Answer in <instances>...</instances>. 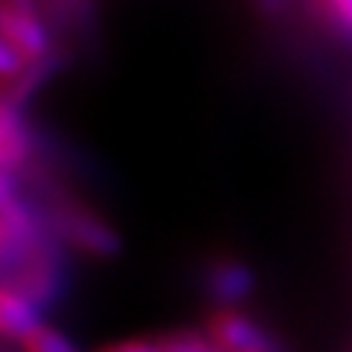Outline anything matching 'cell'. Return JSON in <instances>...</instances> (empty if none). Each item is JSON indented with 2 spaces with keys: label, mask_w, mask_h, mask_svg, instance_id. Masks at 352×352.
Here are the masks:
<instances>
[{
  "label": "cell",
  "mask_w": 352,
  "mask_h": 352,
  "mask_svg": "<svg viewBox=\"0 0 352 352\" xmlns=\"http://www.w3.org/2000/svg\"><path fill=\"white\" fill-rule=\"evenodd\" d=\"M47 217L53 232L62 241H68L71 247L88 252V256H115L120 250V238L115 229L76 203H62Z\"/></svg>",
  "instance_id": "6da1fadb"
},
{
  "label": "cell",
  "mask_w": 352,
  "mask_h": 352,
  "mask_svg": "<svg viewBox=\"0 0 352 352\" xmlns=\"http://www.w3.org/2000/svg\"><path fill=\"white\" fill-rule=\"evenodd\" d=\"M206 335L226 352H279L276 338L235 305H217L206 317Z\"/></svg>",
  "instance_id": "7a4b0ae2"
},
{
  "label": "cell",
  "mask_w": 352,
  "mask_h": 352,
  "mask_svg": "<svg viewBox=\"0 0 352 352\" xmlns=\"http://www.w3.org/2000/svg\"><path fill=\"white\" fill-rule=\"evenodd\" d=\"M0 27H3V44H9L27 65L47 62L50 36H47V27L41 24V18L36 15V9H32V3L3 0Z\"/></svg>",
  "instance_id": "3957f363"
},
{
  "label": "cell",
  "mask_w": 352,
  "mask_h": 352,
  "mask_svg": "<svg viewBox=\"0 0 352 352\" xmlns=\"http://www.w3.org/2000/svg\"><path fill=\"white\" fill-rule=\"evenodd\" d=\"M206 288L217 305H235L252 294L256 279H252V270L244 261L217 258L208 264V270H206Z\"/></svg>",
  "instance_id": "277c9868"
},
{
  "label": "cell",
  "mask_w": 352,
  "mask_h": 352,
  "mask_svg": "<svg viewBox=\"0 0 352 352\" xmlns=\"http://www.w3.org/2000/svg\"><path fill=\"white\" fill-rule=\"evenodd\" d=\"M38 323L41 308L12 282H3V288H0V329H3V335L9 340H21Z\"/></svg>",
  "instance_id": "5b68a950"
},
{
  "label": "cell",
  "mask_w": 352,
  "mask_h": 352,
  "mask_svg": "<svg viewBox=\"0 0 352 352\" xmlns=\"http://www.w3.org/2000/svg\"><path fill=\"white\" fill-rule=\"evenodd\" d=\"M32 156V135L21 118L18 106L3 103V118H0V162L6 173L24 168Z\"/></svg>",
  "instance_id": "8992f818"
},
{
  "label": "cell",
  "mask_w": 352,
  "mask_h": 352,
  "mask_svg": "<svg viewBox=\"0 0 352 352\" xmlns=\"http://www.w3.org/2000/svg\"><path fill=\"white\" fill-rule=\"evenodd\" d=\"M21 352H80V346L74 344L68 335H62L56 326L50 323H38L30 335L18 340Z\"/></svg>",
  "instance_id": "52a82bcc"
},
{
  "label": "cell",
  "mask_w": 352,
  "mask_h": 352,
  "mask_svg": "<svg viewBox=\"0 0 352 352\" xmlns=\"http://www.w3.org/2000/svg\"><path fill=\"white\" fill-rule=\"evenodd\" d=\"M156 346H159V352H226L206 332H194V329L164 332V335L156 338Z\"/></svg>",
  "instance_id": "ba28073f"
},
{
  "label": "cell",
  "mask_w": 352,
  "mask_h": 352,
  "mask_svg": "<svg viewBox=\"0 0 352 352\" xmlns=\"http://www.w3.org/2000/svg\"><path fill=\"white\" fill-rule=\"evenodd\" d=\"M314 3L320 6V12L329 24L352 36V0H314Z\"/></svg>",
  "instance_id": "9c48e42d"
},
{
  "label": "cell",
  "mask_w": 352,
  "mask_h": 352,
  "mask_svg": "<svg viewBox=\"0 0 352 352\" xmlns=\"http://www.w3.org/2000/svg\"><path fill=\"white\" fill-rule=\"evenodd\" d=\"M97 352H159V346H156V338H124L100 346Z\"/></svg>",
  "instance_id": "30bf717a"
},
{
  "label": "cell",
  "mask_w": 352,
  "mask_h": 352,
  "mask_svg": "<svg viewBox=\"0 0 352 352\" xmlns=\"http://www.w3.org/2000/svg\"><path fill=\"white\" fill-rule=\"evenodd\" d=\"M258 3L267 9V12H276V9H282L285 6V0H258Z\"/></svg>",
  "instance_id": "8fae6325"
}]
</instances>
